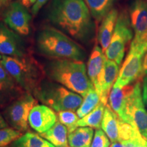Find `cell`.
Instances as JSON below:
<instances>
[{
  "instance_id": "1",
  "label": "cell",
  "mask_w": 147,
  "mask_h": 147,
  "mask_svg": "<svg viewBox=\"0 0 147 147\" xmlns=\"http://www.w3.org/2000/svg\"><path fill=\"white\" fill-rule=\"evenodd\" d=\"M47 17L55 28L78 42L87 43L94 35V23L84 0H51Z\"/></svg>"
},
{
  "instance_id": "2",
  "label": "cell",
  "mask_w": 147,
  "mask_h": 147,
  "mask_svg": "<svg viewBox=\"0 0 147 147\" xmlns=\"http://www.w3.org/2000/svg\"><path fill=\"white\" fill-rule=\"evenodd\" d=\"M45 74L55 82L61 84L84 97L93 88L88 76L87 67L82 61L54 59L46 64Z\"/></svg>"
},
{
  "instance_id": "3",
  "label": "cell",
  "mask_w": 147,
  "mask_h": 147,
  "mask_svg": "<svg viewBox=\"0 0 147 147\" xmlns=\"http://www.w3.org/2000/svg\"><path fill=\"white\" fill-rule=\"evenodd\" d=\"M36 44L41 54L54 59L82 61L86 57L84 49L76 41L53 27H42L37 34Z\"/></svg>"
},
{
  "instance_id": "4",
  "label": "cell",
  "mask_w": 147,
  "mask_h": 147,
  "mask_svg": "<svg viewBox=\"0 0 147 147\" xmlns=\"http://www.w3.org/2000/svg\"><path fill=\"white\" fill-rule=\"evenodd\" d=\"M2 65L25 92L34 95L44 80L45 69L30 55L21 57L2 55Z\"/></svg>"
},
{
  "instance_id": "5",
  "label": "cell",
  "mask_w": 147,
  "mask_h": 147,
  "mask_svg": "<svg viewBox=\"0 0 147 147\" xmlns=\"http://www.w3.org/2000/svg\"><path fill=\"white\" fill-rule=\"evenodd\" d=\"M34 96L46 106L57 112L78 109L83 97L63 87L57 82L50 80L42 82Z\"/></svg>"
},
{
  "instance_id": "6",
  "label": "cell",
  "mask_w": 147,
  "mask_h": 147,
  "mask_svg": "<svg viewBox=\"0 0 147 147\" xmlns=\"http://www.w3.org/2000/svg\"><path fill=\"white\" fill-rule=\"evenodd\" d=\"M147 52V42L134 44L131 42L127 56L119 70L114 86L125 87L129 85L142 76V63Z\"/></svg>"
},
{
  "instance_id": "7",
  "label": "cell",
  "mask_w": 147,
  "mask_h": 147,
  "mask_svg": "<svg viewBox=\"0 0 147 147\" xmlns=\"http://www.w3.org/2000/svg\"><path fill=\"white\" fill-rule=\"evenodd\" d=\"M36 103L34 95L25 92L5 108L3 116L7 123L18 131H27L29 127V113Z\"/></svg>"
},
{
  "instance_id": "8",
  "label": "cell",
  "mask_w": 147,
  "mask_h": 147,
  "mask_svg": "<svg viewBox=\"0 0 147 147\" xmlns=\"http://www.w3.org/2000/svg\"><path fill=\"white\" fill-rule=\"evenodd\" d=\"M129 21L126 14L122 13L118 16L111 41L104 53L107 59L115 61L119 65L123 59L126 45L133 36Z\"/></svg>"
},
{
  "instance_id": "9",
  "label": "cell",
  "mask_w": 147,
  "mask_h": 147,
  "mask_svg": "<svg viewBox=\"0 0 147 147\" xmlns=\"http://www.w3.org/2000/svg\"><path fill=\"white\" fill-rule=\"evenodd\" d=\"M128 115L132 125L136 127L141 135L147 140V111L142 100L140 82L134 84V90L129 106Z\"/></svg>"
},
{
  "instance_id": "10",
  "label": "cell",
  "mask_w": 147,
  "mask_h": 147,
  "mask_svg": "<svg viewBox=\"0 0 147 147\" xmlns=\"http://www.w3.org/2000/svg\"><path fill=\"white\" fill-rule=\"evenodd\" d=\"M32 16L22 3L14 1L9 5L4 14L5 25L14 32L26 36L29 33Z\"/></svg>"
},
{
  "instance_id": "11",
  "label": "cell",
  "mask_w": 147,
  "mask_h": 147,
  "mask_svg": "<svg viewBox=\"0 0 147 147\" xmlns=\"http://www.w3.org/2000/svg\"><path fill=\"white\" fill-rule=\"evenodd\" d=\"M130 23L135 36L134 44L147 42V0H134L129 9Z\"/></svg>"
},
{
  "instance_id": "12",
  "label": "cell",
  "mask_w": 147,
  "mask_h": 147,
  "mask_svg": "<svg viewBox=\"0 0 147 147\" xmlns=\"http://www.w3.org/2000/svg\"><path fill=\"white\" fill-rule=\"evenodd\" d=\"M0 54L12 57L27 55L25 42L19 34L2 23H0Z\"/></svg>"
},
{
  "instance_id": "13",
  "label": "cell",
  "mask_w": 147,
  "mask_h": 147,
  "mask_svg": "<svg viewBox=\"0 0 147 147\" xmlns=\"http://www.w3.org/2000/svg\"><path fill=\"white\" fill-rule=\"evenodd\" d=\"M134 90V84H129L121 87L113 86L108 97V103L110 108L119 116V118L131 125L132 124L129 117L128 111Z\"/></svg>"
},
{
  "instance_id": "14",
  "label": "cell",
  "mask_w": 147,
  "mask_h": 147,
  "mask_svg": "<svg viewBox=\"0 0 147 147\" xmlns=\"http://www.w3.org/2000/svg\"><path fill=\"white\" fill-rule=\"evenodd\" d=\"M28 121L33 129L42 134L50 129L57 119L52 108L46 105H36L30 111Z\"/></svg>"
},
{
  "instance_id": "15",
  "label": "cell",
  "mask_w": 147,
  "mask_h": 147,
  "mask_svg": "<svg viewBox=\"0 0 147 147\" xmlns=\"http://www.w3.org/2000/svg\"><path fill=\"white\" fill-rule=\"evenodd\" d=\"M25 92L0 61V109L6 107Z\"/></svg>"
},
{
  "instance_id": "16",
  "label": "cell",
  "mask_w": 147,
  "mask_h": 147,
  "mask_svg": "<svg viewBox=\"0 0 147 147\" xmlns=\"http://www.w3.org/2000/svg\"><path fill=\"white\" fill-rule=\"evenodd\" d=\"M119 73V65L115 61L106 59L104 68L99 78L98 85L95 89L100 97V102L107 105L110 91Z\"/></svg>"
},
{
  "instance_id": "17",
  "label": "cell",
  "mask_w": 147,
  "mask_h": 147,
  "mask_svg": "<svg viewBox=\"0 0 147 147\" xmlns=\"http://www.w3.org/2000/svg\"><path fill=\"white\" fill-rule=\"evenodd\" d=\"M106 59V55L102 48L97 45H95L88 60L87 68L88 76L95 89L98 85L99 78L104 68Z\"/></svg>"
},
{
  "instance_id": "18",
  "label": "cell",
  "mask_w": 147,
  "mask_h": 147,
  "mask_svg": "<svg viewBox=\"0 0 147 147\" xmlns=\"http://www.w3.org/2000/svg\"><path fill=\"white\" fill-rule=\"evenodd\" d=\"M117 18L118 12L116 9H112L103 18L99 30L98 40L104 53H105L111 41Z\"/></svg>"
},
{
  "instance_id": "19",
  "label": "cell",
  "mask_w": 147,
  "mask_h": 147,
  "mask_svg": "<svg viewBox=\"0 0 147 147\" xmlns=\"http://www.w3.org/2000/svg\"><path fill=\"white\" fill-rule=\"evenodd\" d=\"M122 121L110 108L109 104H107L104 110L101 127L112 142L119 140V133Z\"/></svg>"
},
{
  "instance_id": "20",
  "label": "cell",
  "mask_w": 147,
  "mask_h": 147,
  "mask_svg": "<svg viewBox=\"0 0 147 147\" xmlns=\"http://www.w3.org/2000/svg\"><path fill=\"white\" fill-rule=\"evenodd\" d=\"M67 134L68 132L67 127L61 123L59 121H57L56 123L50 129L40 134V136L51 142L55 147H69Z\"/></svg>"
},
{
  "instance_id": "21",
  "label": "cell",
  "mask_w": 147,
  "mask_h": 147,
  "mask_svg": "<svg viewBox=\"0 0 147 147\" xmlns=\"http://www.w3.org/2000/svg\"><path fill=\"white\" fill-rule=\"evenodd\" d=\"M94 131L89 127H78L68 134L67 140L69 147H91Z\"/></svg>"
},
{
  "instance_id": "22",
  "label": "cell",
  "mask_w": 147,
  "mask_h": 147,
  "mask_svg": "<svg viewBox=\"0 0 147 147\" xmlns=\"http://www.w3.org/2000/svg\"><path fill=\"white\" fill-rule=\"evenodd\" d=\"M12 147H55L40 134L27 132L12 142Z\"/></svg>"
},
{
  "instance_id": "23",
  "label": "cell",
  "mask_w": 147,
  "mask_h": 147,
  "mask_svg": "<svg viewBox=\"0 0 147 147\" xmlns=\"http://www.w3.org/2000/svg\"><path fill=\"white\" fill-rule=\"evenodd\" d=\"M105 104L101 102L97 105L94 110L91 113L79 119L77 123L78 127H89L94 129H100L102 127V122L104 117V110L106 107Z\"/></svg>"
},
{
  "instance_id": "24",
  "label": "cell",
  "mask_w": 147,
  "mask_h": 147,
  "mask_svg": "<svg viewBox=\"0 0 147 147\" xmlns=\"http://www.w3.org/2000/svg\"><path fill=\"white\" fill-rule=\"evenodd\" d=\"M92 16L101 21L113 8L116 0H84Z\"/></svg>"
},
{
  "instance_id": "25",
  "label": "cell",
  "mask_w": 147,
  "mask_h": 147,
  "mask_svg": "<svg viewBox=\"0 0 147 147\" xmlns=\"http://www.w3.org/2000/svg\"><path fill=\"white\" fill-rule=\"evenodd\" d=\"M100 103V97L95 91V88H92L88 91L87 95L84 97L81 105L77 109L76 113L79 118H82L88 115L97 107Z\"/></svg>"
},
{
  "instance_id": "26",
  "label": "cell",
  "mask_w": 147,
  "mask_h": 147,
  "mask_svg": "<svg viewBox=\"0 0 147 147\" xmlns=\"http://www.w3.org/2000/svg\"><path fill=\"white\" fill-rule=\"evenodd\" d=\"M59 121L67 127L68 134L74 131L78 127L77 123L79 117L73 110H63L58 112Z\"/></svg>"
},
{
  "instance_id": "27",
  "label": "cell",
  "mask_w": 147,
  "mask_h": 147,
  "mask_svg": "<svg viewBox=\"0 0 147 147\" xmlns=\"http://www.w3.org/2000/svg\"><path fill=\"white\" fill-rule=\"evenodd\" d=\"M23 135L22 132L14 128L5 127L0 129V147H5L14 142Z\"/></svg>"
},
{
  "instance_id": "28",
  "label": "cell",
  "mask_w": 147,
  "mask_h": 147,
  "mask_svg": "<svg viewBox=\"0 0 147 147\" xmlns=\"http://www.w3.org/2000/svg\"><path fill=\"white\" fill-rule=\"evenodd\" d=\"M110 141L105 132L97 129L93 136L91 147H110Z\"/></svg>"
},
{
  "instance_id": "29",
  "label": "cell",
  "mask_w": 147,
  "mask_h": 147,
  "mask_svg": "<svg viewBox=\"0 0 147 147\" xmlns=\"http://www.w3.org/2000/svg\"><path fill=\"white\" fill-rule=\"evenodd\" d=\"M48 0H36V3H34V5L32 6V13L34 15H36L39 12L42 7L44 6V5L47 3Z\"/></svg>"
},
{
  "instance_id": "30",
  "label": "cell",
  "mask_w": 147,
  "mask_h": 147,
  "mask_svg": "<svg viewBox=\"0 0 147 147\" xmlns=\"http://www.w3.org/2000/svg\"><path fill=\"white\" fill-rule=\"evenodd\" d=\"M142 100L147 105V76H145L142 83Z\"/></svg>"
},
{
  "instance_id": "31",
  "label": "cell",
  "mask_w": 147,
  "mask_h": 147,
  "mask_svg": "<svg viewBox=\"0 0 147 147\" xmlns=\"http://www.w3.org/2000/svg\"><path fill=\"white\" fill-rule=\"evenodd\" d=\"M142 75H147V52L143 59Z\"/></svg>"
},
{
  "instance_id": "32",
  "label": "cell",
  "mask_w": 147,
  "mask_h": 147,
  "mask_svg": "<svg viewBox=\"0 0 147 147\" xmlns=\"http://www.w3.org/2000/svg\"><path fill=\"white\" fill-rule=\"evenodd\" d=\"M36 0H21V3L26 8H29L30 6H33L35 3H36Z\"/></svg>"
},
{
  "instance_id": "33",
  "label": "cell",
  "mask_w": 147,
  "mask_h": 147,
  "mask_svg": "<svg viewBox=\"0 0 147 147\" xmlns=\"http://www.w3.org/2000/svg\"><path fill=\"white\" fill-rule=\"evenodd\" d=\"M7 127H8V123L7 121H5V119L0 114V129Z\"/></svg>"
},
{
  "instance_id": "34",
  "label": "cell",
  "mask_w": 147,
  "mask_h": 147,
  "mask_svg": "<svg viewBox=\"0 0 147 147\" xmlns=\"http://www.w3.org/2000/svg\"><path fill=\"white\" fill-rule=\"evenodd\" d=\"M110 147H125V146L121 142L117 141V142H112V144H110Z\"/></svg>"
},
{
  "instance_id": "35",
  "label": "cell",
  "mask_w": 147,
  "mask_h": 147,
  "mask_svg": "<svg viewBox=\"0 0 147 147\" xmlns=\"http://www.w3.org/2000/svg\"><path fill=\"white\" fill-rule=\"evenodd\" d=\"M140 147H147V140L146 138H144V137H143L142 140H141Z\"/></svg>"
},
{
  "instance_id": "36",
  "label": "cell",
  "mask_w": 147,
  "mask_h": 147,
  "mask_svg": "<svg viewBox=\"0 0 147 147\" xmlns=\"http://www.w3.org/2000/svg\"><path fill=\"white\" fill-rule=\"evenodd\" d=\"M1 57H2V56H1V55H0V59H1Z\"/></svg>"
},
{
  "instance_id": "37",
  "label": "cell",
  "mask_w": 147,
  "mask_h": 147,
  "mask_svg": "<svg viewBox=\"0 0 147 147\" xmlns=\"http://www.w3.org/2000/svg\"><path fill=\"white\" fill-rule=\"evenodd\" d=\"M1 1H7V0H1Z\"/></svg>"
}]
</instances>
